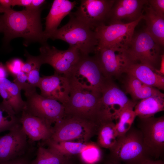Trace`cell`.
Returning <instances> with one entry per match:
<instances>
[{
  "instance_id": "cell-1",
  "label": "cell",
  "mask_w": 164,
  "mask_h": 164,
  "mask_svg": "<svg viewBox=\"0 0 164 164\" xmlns=\"http://www.w3.org/2000/svg\"><path fill=\"white\" fill-rule=\"evenodd\" d=\"M42 9L7 10L0 18L5 43L15 38L22 37L28 43L38 42L42 45L47 43L41 22Z\"/></svg>"
},
{
  "instance_id": "cell-2",
  "label": "cell",
  "mask_w": 164,
  "mask_h": 164,
  "mask_svg": "<svg viewBox=\"0 0 164 164\" xmlns=\"http://www.w3.org/2000/svg\"><path fill=\"white\" fill-rule=\"evenodd\" d=\"M70 82L69 98L63 105L64 116L78 118L99 127L106 122L102 106L101 94Z\"/></svg>"
},
{
  "instance_id": "cell-3",
  "label": "cell",
  "mask_w": 164,
  "mask_h": 164,
  "mask_svg": "<svg viewBox=\"0 0 164 164\" xmlns=\"http://www.w3.org/2000/svg\"><path fill=\"white\" fill-rule=\"evenodd\" d=\"M68 22L57 30L50 38L63 40L77 49L83 55L96 53L98 41L94 30L73 14H70Z\"/></svg>"
},
{
  "instance_id": "cell-4",
  "label": "cell",
  "mask_w": 164,
  "mask_h": 164,
  "mask_svg": "<svg viewBox=\"0 0 164 164\" xmlns=\"http://www.w3.org/2000/svg\"><path fill=\"white\" fill-rule=\"evenodd\" d=\"M109 151L108 159L117 163L143 164L147 160L153 159L144 145L141 132L132 126L118 137L115 145Z\"/></svg>"
},
{
  "instance_id": "cell-5",
  "label": "cell",
  "mask_w": 164,
  "mask_h": 164,
  "mask_svg": "<svg viewBox=\"0 0 164 164\" xmlns=\"http://www.w3.org/2000/svg\"><path fill=\"white\" fill-rule=\"evenodd\" d=\"M67 77L70 82L100 94L107 80L95 56L82 54Z\"/></svg>"
},
{
  "instance_id": "cell-6",
  "label": "cell",
  "mask_w": 164,
  "mask_h": 164,
  "mask_svg": "<svg viewBox=\"0 0 164 164\" xmlns=\"http://www.w3.org/2000/svg\"><path fill=\"white\" fill-rule=\"evenodd\" d=\"M99 127L78 118L64 116L54 124L49 139L56 142L77 140L87 142L97 135Z\"/></svg>"
},
{
  "instance_id": "cell-7",
  "label": "cell",
  "mask_w": 164,
  "mask_h": 164,
  "mask_svg": "<svg viewBox=\"0 0 164 164\" xmlns=\"http://www.w3.org/2000/svg\"><path fill=\"white\" fill-rule=\"evenodd\" d=\"M161 46L144 30L134 35L126 50L133 63H141L158 69L162 54Z\"/></svg>"
},
{
  "instance_id": "cell-8",
  "label": "cell",
  "mask_w": 164,
  "mask_h": 164,
  "mask_svg": "<svg viewBox=\"0 0 164 164\" xmlns=\"http://www.w3.org/2000/svg\"><path fill=\"white\" fill-rule=\"evenodd\" d=\"M143 18L142 14L137 20L130 23L103 25L96 28L94 30L98 41L97 50L104 47L126 49L134 36L135 27Z\"/></svg>"
},
{
  "instance_id": "cell-9",
  "label": "cell",
  "mask_w": 164,
  "mask_h": 164,
  "mask_svg": "<svg viewBox=\"0 0 164 164\" xmlns=\"http://www.w3.org/2000/svg\"><path fill=\"white\" fill-rule=\"evenodd\" d=\"M25 94L27 99L23 111L43 119L50 125L64 116V107L62 104L38 94L36 89L25 92Z\"/></svg>"
},
{
  "instance_id": "cell-10",
  "label": "cell",
  "mask_w": 164,
  "mask_h": 164,
  "mask_svg": "<svg viewBox=\"0 0 164 164\" xmlns=\"http://www.w3.org/2000/svg\"><path fill=\"white\" fill-rule=\"evenodd\" d=\"M94 56L107 80H112L125 73L133 63L126 49L123 48L104 47L97 50Z\"/></svg>"
},
{
  "instance_id": "cell-11",
  "label": "cell",
  "mask_w": 164,
  "mask_h": 164,
  "mask_svg": "<svg viewBox=\"0 0 164 164\" xmlns=\"http://www.w3.org/2000/svg\"><path fill=\"white\" fill-rule=\"evenodd\" d=\"M38 56L42 64H48L55 72L67 77L80 60L82 54L77 48L69 46L67 50L57 49L47 43L42 45Z\"/></svg>"
},
{
  "instance_id": "cell-12",
  "label": "cell",
  "mask_w": 164,
  "mask_h": 164,
  "mask_svg": "<svg viewBox=\"0 0 164 164\" xmlns=\"http://www.w3.org/2000/svg\"><path fill=\"white\" fill-rule=\"evenodd\" d=\"M138 118V129L151 157L161 159L164 153V116Z\"/></svg>"
},
{
  "instance_id": "cell-13",
  "label": "cell",
  "mask_w": 164,
  "mask_h": 164,
  "mask_svg": "<svg viewBox=\"0 0 164 164\" xmlns=\"http://www.w3.org/2000/svg\"><path fill=\"white\" fill-rule=\"evenodd\" d=\"M101 102L105 118L114 121L125 109L135 106L137 103L130 99L112 80H107L101 92Z\"/></svg>"
},
{
  "instance_id": "cell-14",
  "label": "cell",
  "mask_w": 164,
  "mask_h": 164,
  "mask_svg": "<svg viewBox=\"0 0 164 164\" xmlns=\"http://www.w3.org/2000/svg\"><path fill=\"white\" fill-rule=\"evenodd\" d=\"M114 0H82L76 11L72 12L77 19L93 30L105 25Z\"/></svg>"
},
{
  "instance_id": "cell-15",
  "label": "cell",
  "mask_w": 164,
  "mask_h": 164,
  "mask_svg": "<svg viewBox=\"0 0 164 164\" xmlns=\"http://www.w3.org/2000/svg\"><path fill=\"white\" fill-rule=\"evenodd\" d=\"M30 143L21 124L0 136V163L29 153L31 150Z\"/></svg>"
},
{
  "instance_id": "cell-16",
  "label": "cell",
  "mask_w": 164,
  "mask_h": 164,
  "mask_svg": "<svg viewBox=\"0 0 164 164\" xmlns=\"http://www.w3.org/2000/svg\"><path fill=\"white\" fill-rule=\"evenodd\" d=\"M147 0H114L105 25L127 23L136 21L142 15Z\"/></svg>"
},
{
  "instance_id": "cell-17",
  "label": "cell",
  "mask_w": 164,
  "mask_h": 164,
  "mask_svg": "<svg viewBox=\"0 0 164 164\" xmlns=\"http://www.w3.org/2000/svg\"><path fill=\"white\" fill-rule=\"evenodd\" d=\"M43 96L56 100L63 105L68 101L71 89L69 79L62 74L54 73L53 75L41 77L37 86Z\"/></svg>"
},
{
  "instance_id": "cell-18",
  "label": "cell",
  "mask_w": 164,
  "mask_h": 164,
  "mask_svg": "<svg viewBox=\"0 0 164 164\" xmlns=\"http://www.w3.org/2000/svg\"><path fill=\"white\" fill-rule=\"evenodd\" d=\"M22 128L32 142L50 138L52 134L53 127L43 119L23 111L19 118Z\"/></svg>"
},
{
  "instance_id": "cell-19",
  "label": "cell",
  "mask_w": 164,
  "mask_h": 164,
  "mask_svg": "<svg viewBox=\"0 0 164 164\" xmlns=\"http://www.w3.org/2000/svg\"><path fill=\"white\" fill-rule=\"evenodd\" d=\"M76 4V1L68 0H54L46 18L44 31L46 39L50 37L58 29L62 20L70 14Z\"/></svg>"
},
{
  "instance_id": "cell-20",
  "label": "cell",
  "mask_w": 164,
  "mask_h": 164,
  "mask_svg": "<svg viewBox=\"0 0 164 164\" xmlns=\"http://www.w3.org/2000/svg\"><path fill=\"white\" fill-rule=\"evenodd\" d=\"M155 69L146 64L135 63L130 65L125 73L134 77L148 85L164 90V76L157 73Z\"/></svg>"
},
{
  "instance_id": "cell-21",
  "label": "cell",
  "mask_w": 164,
  "mask_h": 164,
  "mask_svg": "<svg viewBox=\"0 0 164 164\" xmlns=\"http://www.w3.org/2000/svg\"><path fill=\"white\" fill-rule=\"evenodd\" d=\"M21 90L14 83L6 78L0 79V95L3 99L2 102L10 107L16 114L24 110L25 101L21 97Z\"/></svg>"
},
{
  "instance_id": "cell-22",
  "label": "cell",
  "mask_w": 164,
  "mask_h": 164,
  "mask_svg": "<svg viewBox=\"0 0 164 164\" xmlns=\"http://www.w3.org/2000/svg\"><path fill=\"white\" fill-rule=\"evenodd\" d=\"M143 18L146 26L145 30L160 46L164 45V18L157 14L148 2L143 9Z\"/></svg>"
},
{
  "instance_id": "cell-23",
  "label": "cell",
  "mask_w": 164,
  "mask_h": 164,
  "mask_svg": "<svg viewBox=\"0 0 164 164\" xmlns=\"http://www.w3.org/2000/svg\"><path fill=\"white\" fill-rule=\"evenodd\" d=\"M124 85L125 93L128 94L132 100L136 102L162 93L159 89L144 84L130 75L127 74Z\"/></svg>"
},
{
  "instance_id": "cell-24",
  "label": "cell",
  "mask_w": 164,
  "mask_h": 164,
  "mask_svg": "<svg viewBox=\"0 0 164 164\" xmlns=\"http://www.w3.org/2000/svg\"><path fill=\"white\" fill-rule=\"evenodd\" d=\"M164 110V94L152 96L137 102L134 108L136 117L139 118L154 116Z\"/></svg>"
},
{
  "instance_id": "cell-25",
  "label": "cell",
  "mask_w": 164,
  "mask_h": 164,
  "mask_svg": "<svg viewBox=\"0 0 164 164\" xmlns=\"http://www.w3.org/2000/svg\"><path fill=\"white\" fill-rule=\"evenodd\" d=\"M89 142H83L71 141L55 142L50 139L43 141L39 144L46 145L56 153L62 156L70 158L73 155H79L89 145Z\"/></svg>"
},
{
  "instance_id": "cell-26",
  "label": "cell",
  "mask_w": 164,
  "mask_h": 164,
  "mask_svg": "<svg viewBox=\"0 0 164 164\" xmlns=\"http://www.w3.org/2000/svg\"><path fill=\"white\" fill-rule=\"evenodd\" d=\"M97 135V144L101 148L111 149L115 145L118 138L115 123L113 121L102 123Z\"/></svg>"
},
{
  "instance_id": "cell-27",
  "label": "cell",
  "mask_w": 164,
  "mask_h": 164,
  "mask_svg": "<svg viewBox=\"0 0 164 164\" xmlns=\"http://www.w3.org/2000/svg\"><path fill=\"white\" fill-rule=\"evenodd\" d=\"M31 164H70V158L59 155L39 144L37 150L36 158L32 160Z\"/></svg>"
},
{
  "instance_id": "cell-28",
  "label": "cell",
  "mask_w": 164,
  "mask_h": 164,
  "mask_svg": "<svg viewBox=\"0 0 164 164\" xmlns=\"http://www.w3.org/2000/svg\"><path fill=\"white\" fill-rule=\"evenodd\" d=\"M19 118L12 109L2 102L0 104V133L10 131L20 125Z\"/></svg>"
},
{
  "instance_id": "cell-29",
  "label": "cell",
  "mask_w": 164,
  "mask_h": 164,
  "mask_svg": "<svg viewBox=\"0 0 164 164\" xmlns=\"http://www.w3.org/2000/svg\"><path fill=\"white\" fill-rule=\"evenodd\" d=\"M136 117L134 108H128L121 112L115 120L118 137L125 134L130 129Z\"/></svg>"
},
{
  "instance_id": "cell-30",
  "label": "cell",
  "mask_w": 164,
  "mask_h": 164,
  "mask_svg": "<svg viewBox=\"0 0 164 164\" xmlns=\"http://www.w3.org/2000/svg\"><path fill=\"white\" fill-rule=\"evenodd\" d=\"M96 143L90 142L89 145L79 154L84 164H98L101 160L102 152Z\"/></svg>"
},
{
  "instance_id": "cell-31",
  "label": "cell",
  "mask_w": 164,
  "mask_h": 164,
  "mask_svg": "<svg viewBox=\"0 0 164 164\" xmlns=\"http://www.w3.org/2000/svg\"><path fill=\"white\" fill-rule=\"evenodd\" d=\"M26 56L27 60L22 66V71L27 74L35 68L40 67L42 65L38 56H33L27 53Z\"/></svg>"
},
{
  "instance_id": "cell-32",
  "label": "cell",
  "mask_w": 164,
  "mask_h": 164,
  "mask_svg": "<svg viewBox=\"0 0 164 164\" xmlns=\"http://www.w3.org/2000/svg\"><path fill=\"white\" fill-rule=\"evenodd\" d=\"M15 77L14 83L21 90H23L26 92L36 88L31 87L28 81L27 74L22 71Z\"/></svg>"
},
{
  "instance_id": "cell-33",
  "label": "cell",
  "mask_w": 164,
  "mask_h": 164,
  "mask_svg": "<svg viewBox=\"0 0 164 164\" xmlns=\"http://www.w3.org/2000/svg\"><path fill=\"white\" fill-rule=\"evenodd\" d=\"M24 63L20 59L15 58L7 62L6 67L8 71L15 76L22 71V68Z\"/></svg>"
},
{
  "instance_id": "cell-34",
  "label": "cell",
  "mask_w": 164,
  "mask_h": 164,
  "mask_svg": "<svg viewBox=\"0 0 164 164\" xmlns=\"http://www.w3.org/2000/svg\"><path fill=\"white\" fill-rule=\"evenodd\" d=\"M40 68V67H37L27 74L28 82L32 87L36 88L41 78L39 73Z\"/></svg>"
},
{
  "instance_id": "cell-35",
  "label": "cell",
  "mask_w": 164,
  "mask_h": 164,
  "mask_svg": "<svg viewBox=\"0 0 164 164\" xmlns=\"http://www.w3.org/2000/svg\"><path fill=\"white\" fill-rule=\"evenodd\" d=\"M148 3L157 14L164 18V0H148Z\"/></svg>"
},
{
  "instance_id": "cell-36",
  "label": "cell",
  "mask_w": 164,
  "mask_h": 164,
  "mask_svg": "<svg viewBox=\"0 0 164 164\" xmlns=\"http://www.w3.org/2000/svg\"><path fill=\"white\" fill-rule=\"evenodd\" d=\"M29 153L15 159L0 163V164H32Z\"/></svg>"
},
{
  "instance_id": "cell-37",
  "label": "cell",
  "mask_w": 164,
  "mask_h": 164,
  "mask_svg": "<svg viewBox=\"0 0 164 164\" xmlns=\"http://www.w3.org/2000/svg\"><path fill=\"white\" fill-rule=\"evenodd\" d=\"M45 0H32L29 6L26 9L32 10H38L46 2Z\"/></svg>"
},
{
  "instance_id": "cell-38",
  "label": "cell",
  "mask_w": 164,
  "mask_h": 164,
  "mask_svg": "<svg viewBox=\"0 0 164 164\" xmlns=\"http://www.w3.org/2000/svg\"><path fill=\"white\" fill-rule=\"evenodd\" d=\"M32 0H12V6L19 5L27 8L30 5Z\"/></svg>"
},
{
  "instance_id": "cell-39",
  "label": "cell",
  "mask_w": 164,
  "mask_h": 164,
  "mask_svg": "<svg viewBox=\"0 0 164 164\" xmlns=\"http://www.w3.org/2000/svg\"><path fill=\"white\" fill-rule=\"evenodd\" d=\"M155 72L159 74L164 76V55L161 56V61L159 68L158 70L155 69Z\"/></svg>"
},
{
  "instance_id": "cell-40",
  "label": "cell",
  "mask_w": 164,
  "mask_h": 164,
  "mask_svg": "<svg viewBox=\"0 0 164 164\" xmlns=\"http://www.w3.org/2000/svg\"><path fill=\"white\" fill-rule=\"evenodd\" d=\"M8 71L6 67L0 62V79L6 78L8 75Z\"/></svg>"
},
{
  "instance_id": "cell-41",
  "label": "cell",
  "mask_w": 164,
  "mask_h": 164,
  "mask_svg": "<svg viewBox=\"0 0 164 164\" xmlns=\"http://www.w3.org/2000/svg\"><path fill=\"white\" fill-rule=\"evenodd\" d=\"M0 5L6 9H11L12 0H0Z\"/></svg>"
},
{
  "instance_id": "cell-42",
  "label": "cell",
  "mask_w": 164,
  "mask_h": 164,
  "mask_svg": "<svg viewBox=\"0 0 164 164\" xmlns=\"http://www.w3.org/2000/svg\"><path fill=\"white\" fill-rule=\"evenodd\" d=\"M143 164H164V162L162 159H151L146 160Z\"/></svg>"
},
{
  "instance_id": "cell-43",
  "label": "cell",
  "mask_w": 164,
  "mask_h": 164,
  "mask_svg": "<svg viewBox=\"0 0 164 164\" xmlns=\"http://www.w3.org/2000/svg\"><path fill=\"white\" fill-rule=\"evenodd\" d=\"M104 164H124L112 162L108 159L106 160L104 162Z\"/></svg>"
},
{
  "instance_id": "cell-44",
  "label": "cell",
  "mask_w": 164,
  "mask_h": 164,
  "mask_svg": "<svg viewBox=\"0 0 164 164\" xmlns=\"http://www.w3.org/2000/svg\"><path fill=\"white\" fill-rule=\"evenodd\" d=\"M7 9H6L3 7H2L0 5V13H4Z\"/></svg>"
},
{
  "instance_id": "cell-45",
  "label": "cell",
  "mask_w": 164,
  "mask_h": 164,
  "mask_svg": "<svg viewBox=\"0 0 164 164\" xmlns=\"http://www.w3.org/2000/svg\"><path fill=\"white\" fill-rule=\"evenodd\" d=\"M3 31V25L2 21L0 18V32Z\"/></svg>"
}]
</instances>
